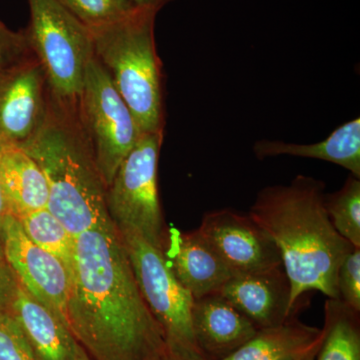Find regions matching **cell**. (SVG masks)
Wrapping results in <instances>:
<instances>
[{"label":"cell","instance_id":"11","mask_svg":"<svg viewBox=\"0 0 360 360\" xmlns=\"http://www.w3.org/2000/svg\"><path fill=\"white\" fill-rule=\"evenodd\" d=\"M49 89L44 71L32 58L0 77V139L21 144L44 122Z\"/></svg>","mask_w":360,"mask_h":360},{"label":"cell","instance_id":"30","mask_svg":"<svg viewBox=\"0 0 360 360\" xmlns=\"http://www.w3.org/2000/svg\"><path fill=\"white\" fill-rule=\"evenodd\" d=\"M150 360H175L172 359V356H170L168 354H161L160 356H156L155 359H150Z\"/></svg>","mask_w":360,"mask_h":360},{"label":"cell","instance_id":"19","mask_svg":"<svg viewBox=\"0 0 360 360\" xmlns=\"http://www.w3.org/2000/svg\"><path fill=\"white\" fill-rule=\"evenodd\" d=\"M360 312L328 298L321 347L315 360H360Z\"/></svg>","mask_w":360,"mask_h":360},{"label":"cell","instance_id":"3","mask_svg":"<svg viewBox=\"0 0 360 360\" xmlns=\"http://www.w3.org/2000/svg\"><path fill=\"white\" fill-rule=\"evenodd\" d=\"M20 146L44 172L47 210L70 234L77 238L113 225L106 208V186L78 122L77 106L60 103L49 91L44 122Z\"/></svg>","mask_w":360,"mask_h":360},{"label":"cell","instance_id":"17","mask_svg":"<svg viewBox=\"0 0 360 360\" xmlns=\"http://www.w3.org/2000/svg\"><path fill=\"white\" fill-rule=\"evenodd\" d=\"M253 153L258 160L288 155L328 161L360 179V118L340 125L324 141L298 144L264 139L255 142Z\"/></svg>","mask_w":360,"mask_h":360},{"label":"cell","instance_id":"2","mask_svg":"<svg viewBox=\"0 0 360 360\" xmlns=\"http://www.w3.org/2000/svg\"><path fill=\"white\" fill-rule=\"evenodd\" d=\"M326 194L323 181L300 174L288 184L262 189L248 212L278 250L290 284V310L295 315L309 291L340 300L338 269L354 248L331 224Z\"/></svg>","mask_w":360,"mask_h":360},{"label":"cell","instance_id":"13","mask_svg":"<svg viewBox=\"0 0 360 360\" xmlns=\"http://www.w3.org/2000/svg\"><path fill=\"white\" fill-rule=\"evenodd\" d=\"M257 329L295 317L290 310V284L283 267L233 276L220 292Z\"/></svg>","mask_w":360,"mask_h":360},{"label":"cell","instance_id":"7","mask_svg":"<svg viewBox=\"0 0 360 360\" xmlns=\"http://www.w3.org/2000/svg\"><path fill=\"white\" fill-rule=\"evenodd\" d=\"M163 131L142 134L106 187V208L120 234H137L162 250L168 227L158 194Z\"/></svg>","mask_w":360,"mask_h":360},{"label":"cell","instance_id":"6","mask_svg":"<svg viewBox=\"0 0 360 360\" xmlns=\"http://www.w3.org/2000/svg\"><path fill=\"white\" fill-rule=\"evenodd\" d=\"M120 236L141 295L160 326L167 354L175 360H206L193 333V296L172 274L162 251L137 234Z\"/></svg>","mask_w":360,"mask_h":360},{"label":"cell","instance_id":"10","mask_svg":"<svg viewBox=\"0 0 360 360\" xmlns=\"http://www.w3.org/2000/svg\"><path fill=\"white\" fill-rule=\"evenodd\" d=\"M198 229L233 276L283 266L276 245L248 213L212 210Z\"/></svg>","mask_w":360,"mask_h":360},{"label":"cell","instance_id":"28","mask_svg":"<svg viewBox=\"0 0 360 360\" xmlns=\"http://www.w3.org/2000/svg\"><path fill=\"white\" fill-rule=\"evenodd\" d=\"M9 213H11V212H9L6 195H4L1 182H0V229H1L2 224H4V219H6V217Z\"/></svg>","mask_w":360,"mask_h":360},{"label":"cell","instance_id":"1","mask_svg":"<svg viewBox=\"0 0 360 360\" xmlns=\"http://www.w3.org/2000/svg\"><path fill=\"white\" fill-rule=\"evenodd\" d=\"M66 319L91 360H150L167 354L115 225L75 238Z\"/></svg>","mask_w":360,"mask_h":360},{"label":"cell","instance_id":"21","mask_svg":"<svg viewBox=\"0 0 360 360\" xmlns=\"http://www.w3.org/2000/svg\"><path fill=\"white\" fill-rule=\"evenodd\" d=\"M360 179L349 174L335 193L326 194V208L336 231L360 248Z\"/></svg>","mask_w":360,"mask_h":360},{"label":"cell","instance_id":"5","mask_svg":"<svg viewBox=\"0 0 360 360\" xmlns=\"http://www.w3.org/2000/svg\"><path fill=\"white\" fill-rule=\"evenodd\" d=\"M30 26L25 30L54 98L77 106L85 71L94 56L87 26L58 0H28Z\"/></svg>","mask_w":360,"mask_h":360},{"label":"cell","instance_id":"14","mask_svg":"<svg viewBox=\"0 0 360 360\" xmlns=\"http://www.w3.org/2000/svg\"><path fill=\"white\" fill-rule=\"evenodd\" d=\"M193 326L196 343L206 360L226 359L257 331L219 292L194 300Z\"/></svg>","mask_w":360,"mask_h":360},{"label":"cell","instance_id":"8","mask_svg":"<svg viewBox=\"0 0 360 360\" xmlns=\"http://www.w3.org/2000/svg\"><path fill=\"white\" fill-rule=\"evenodd\" d=\"M78 122L108 187L142 136L134 116L96 56L85 71L77 104Z\"/></svg>","mask_w":360,"mask_h":360},{"label":"cell","instance_id":"9","mask_svg":"<svg viewBox=\"0 0 360 360\" xmlns=\"http://www.w3.org/2000/svg\"><path fill=\"white\" fill-rule=\"evenodd\" d=\"M7 260L20 285L68 326L66 319L71 274L56 255L42 250L26 236L9 213L0 229Z\"/></svg>","mask_w":360,"mask_h":360},{"label":"cell","instance_id":"18","mask_svg":"<svg viewBox=\"0 0 360 360\" xmlns=\"http://www.w3.org/2000/svg\"><path fill=\"white\" fill-rule=\"evenodd\" d=\"M322 329L307 326L292 317L257 333L229 357L222 360H300L321 345Z\"/></svg>","mask_w":360,"mask_h":360},{"label":"cell","instance_id":"23","mask_svg":"<svg viewBox=\"0 0 360 360\" xmlns=\"http://www.w3.org/2000/svg\"><path fill=\"white\" fill-rule=\"evenodd\" d=\"M0 360H37L9 311L0 312Z\"/></svg>","mask_w":360,"mask_h":360},{"label":"cell","instance_id":"29","mask_svg":"<svg viewBox=\"0 0 360 360\" xmlns=\"http://www.w3.org/2000/svg\"><path fill=\"white\" fill-rule=\"evenodd\" d=\"M321 345H319V347H315L314 350H311V352H310L309 354L307 355V356L303 357V359L300 360H315V359H316V355L317 352H319V347H321Z\"/></svg>","mask_w":360,"mask_h":360},{"label":"cell","instance_id":"25","mask_svg":"<svg viewBox=\"0 0 360 360\" xmlns=\"http://www.w3.org/2000/svg\"><path fill=\"white\" fill-rule=\"evenodd\" d=\"M341 302L360 312V248H354L340 265L336 277Z\"/></svg>","mask_w":360,"mask_h":360},{"label":"cell","instance_id":"16","mask_svg":"<svg viewBox=\"0 0 360 360\" xmlns=\"http://www.w3.org/2000/svg\"><path fill=\"white\" fill-rule=\"evenodd\" d=\"M0 182L14 217L47 208L49 186L37 161L13 142L0 139Z\"/></svg>","mask_w":360,"mask_h":360},{"label":"cell","instance_id":"22","mask_svg":"<svg viewBox=\"0 0 360 360\" xmlns=\"http://www.w3.org/2000/svg\"><path fill=\"white\" fill-rule=\"evenodd\" d=\"M89 28L110 25L131 13L136 7L129 0H58Z\"/></svg>","mask_w":360,"mask_h":360},{"label":"cell","instance_id":"12","mask_svg":"<svg viewBox=\"0 0 360 360\" xmlns=\"http://www.w3.org/2000/svg\"><path fill=\"white\" fill-rule=\"evenodd\" d=\"M161 251L172 274L194 300L220 292L233 276L198 229H168Z\"/></svg>","mask_w":360,"mask_h":360},{"label":"cell","instance_id":"4","mask_svg":"<svg viewBox=\"0 0 360 360\" xmlns=\"http://www.w3.org/2000/svg\"><path fill=\"white\" fill-rule=\"evenodd\" d=\"M158 11L135 8L115 22L89 28L94 56L143 134L163 131L165 127L162 75L155 39Z\"/></svg>","mask_w":360,"mask_h":360},{"label":"cell","instance_id":"15","mask_svg":"<svg viewBox=\"0 0 360 360\" xmlns=\"http://www.w3.org/2000/svg\"><path fill=\"white\" fill-rule=\"evenodd\" d=\"M37 360H91L70 328L20 285L9 310Z\"/></svg>","mask_w":360,"mask_h":360},{"label":"cell","instance_id":"24","mask_svg":"<svg viewBox=\"0 0 360 360\" xmlns=\"http://www.w3.org/2000/svg\"><path fill=\"white\" fill-rule=\"evenodd\" d=\"M32 58L25 30L14 32L0 20V77Z\"/></svg>","mask_w":360,"mask_h":360},{"label":"cell","instance_id":"20","mask_svg":"<svg viewBox=\"0 0 360 360\" xmlns=\"http://www.w3.org/2000/svg\"><path fill=\"white\" fill-rule=\"evenodd\" d=\"M28 238L42 250L56 255L70 269L75 262V238L47 208L18 217Z\"/></svg>","mask_w":360,"mask_h":360},{"label":"cell","instance_id":"26","mask_svg":"<svg viewBox=\"0 0 360 360\" xmlns=\"http://www.w3.org/2000/svg\"><path fill=\"white\" fill-rule=\"evenodd\" d=\"M18 288L20 281L7 260L4 243L0 236V312L11 310Z\"/></svg>","mask_w":360,"mask_h":360},{"label":"cell","instance_id":"27","mask_svg":"<svg viewBox=\"0 0 360 360\" xmlns=\"http://www.w3.org/2000/svg\"><path fill=\"white\" fill-rule=\"evenodd\" d=\"M136 8H153L160 11L168 0H129Z\"/></svg>","mask_w":360,"mask_h":360}]
</instances>
